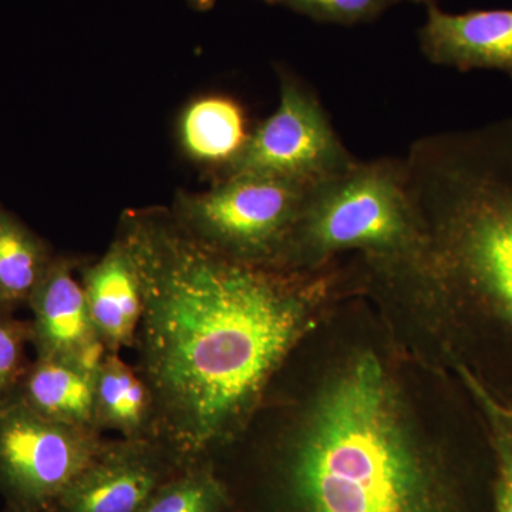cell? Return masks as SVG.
<instances>
[{
    "label": "cell",
    "instance_id": "cell-7",
    "mask_svg": "<svg viewBox=\"0 0 512 512\" xmlns=\"http://www.w3.org/2000/svg\"><path fill=\"white\" fill-rule=\"evenodd\" d=\"M279 77L278 109L251 131L220 178L256 174L312 185L357 163L315 94L286 70Z\"/></svg>",
    "mask_w": 512,
    "mask_h": 512
},
{
    "label": "cell",
    "instance_id": "cell-2",
    "mask_svg": "<svg viewBox=\"0 0 512 512\" xmlns=\"http://www.w3.org/2000/svg\"><path fill=\"white\" fill-rule=\"evenodd\" d=\"M218 478L231 512H473L413 446L373 356L332 384L258 473Z\"/></svg>",
    "mask_w": 512,
    "mask_h": 512
},
{
    "label": "cell",
    "instance_id": "cell-16",
    "mask_svg": "<svg viewBox=\"0 0 512 512\" xmlns=\"http://www.w3.org/2000/svg\"><path fill=\"white\" fill-rule=\"evenodd\" d=\"M140 512H231L229 495L211 464L185 468Z\"/></svg>",
    "mask_w": 512,
    "mask_h": 512
},
{
    "label": "cell",
    "instance_id": "cell-20",
    "mask_svg": "<svg viewBox=\"0 0 512 512\" xmlns=\"http://www.w3.org/2000/svg\"><path fill=\"white\" fill-rule=\"evenodd\" d=\"M185 2L197 12H208V10L214 9L217 0H185Z\"/></svg>",
    "mask_w": 512,
    "mask_h": 512
},
{
    "label": "cell",
    "instance_id": "cell-12",
    "mask_svg": "<svg viewBox=\"0 0 512 512\" xmlns=\"http://www.w3.org/2000/svg\"><path fill=\"white\" fill-rule=\"evenodd\" d=\"M249 134L245 110L225 94H205L191 100L177 120L178 147L183 156L220 175L241 153Z\"/></svg>",
    "mask_w": 512,
    "mask_h": 512
},
{
    "label": "cell",
    "instance_id": "cell-19",
    "mask_svg": "<svg viewBox=\"0 0 512 512\" xmlns=\"http://www.w3.org/2000/svg\"><path fill=\"white\" fill-rule=\"evenodd\" d=\"M477 399L483 403L490 426L495 457L493 512H512V424L495 409L490 397L471 384Z\"/></svg>",
    "mask_w": 512,
    "mask_h": 512
},
{
    "label": "cell",
    "instance_id": "cell-23",
    "mask_svg": "<svg viewBox=\"0 0 512 512\" xmlns=\"http://www.w3.org/2000/svg\"><path fill=\"white\" fill-rule=\"evenodd\" d=\"M3 512H20V511L15 510V508L6 507V510Z\"/></svg>",
    "mask_w": 512,
    "mask_h": 512
},
{
    "label": "cell",
    "instance_id": "cell-8",
    "mask_svg": "<svg viewBox=\"0 0 512 512\" xmlns=\"http://www.w3.org/2000/svg\"><path fill=\"white\" fill-rule=\"evenodd\" d=\"M184 470L157 441L107 439L46 512H140Z\"/></svg>",
    "mask_w": 512,
    "mask_h": 512
},
{
    "label": "cell",
    "instance_id": "cell-11",
    "mask_svg": "<svg viewBox=\"0 0 512 512\" xmlns=\"http://www.w3.org/2000/svg\"><path fill=\"white\" fill-rule=\"evenodd\" d=\"M84 296L107 353L133 349L143 316V289L133 256L119 237L94 262H83Z\"/></svg>",
    "mask_w": 512,
    "mask_h": 512
},
{
    "label": "cell",
    "instance_id": "cell-3",
    "mask_svg": "<svg viewBox=\"0 0 512 512\" xmlns=\"http://www.w3.org/2000/svg\"><path fill=\"white\" fill-rule=\"evenodd\" d=\"M403 163L437 278L512 355V117L421 137Z\"/></svg>",
    "mask_w": 512,
    "mask_h": 512
},
{
    "label": "cell",
    "instance_id": "cell-21",
    "mask_svg": "<svg viewBox=\"0 0 512 512\" xmlns=\"http://www.w3.org/2000/svg\"><path fill=\"white\" fill-rule=\"evenodd\" d=\"M485 394H487V393H485ZM487 396H488V394H487ZM488 397H490V396H488ZM490 399H491V397H490ZM491 402H493L495 409H497L498 412L501 413V416H503L505 420L510 421V423L512 424V409H508V407L501 406V404H498L493 399H491Z\"/></svg>",
    "mask_w": 512,
    "mask_h": 512
},
{
    "label": "cell",
    "instance_id": "cell-22",
    "mask_svg": "<svg viewBox=\"0 0 512 512\" xmlns=\"http://www.w3.org/2000/svg\"><path fill=\"white\" fill-rule=\"evenodd\" d=\"M396 2L426 3V5H430V3H434L436 0H396Z\"/></svg>",
    "mask_w": 512,
    "mask_h": 512
},
{
    "label": "cell",
    "instance_id": "cell-10",
    "mask_svg": "<svg viewBox=\"0 0 512 512\" xmlns=\"http://www.w3.org/2000/svg\"><path fill=\"white\" fill-rule=\"evenodd\" d=\"M419 45L423 56L437 66L460 72L498 70L512 80V9L453 15L430 3Z\"/></svg>",
    "mask_w": 512,
    "mask_h": 512
},
{
    "label": "cell",
    "instance_id": "cell-15",
    "mask_svg": "<svg viewBox=\"0 0 512 512\" xmlns=\"http://www.w3.org/2000/svg\"><path fill=\"white\" fill-rule=\"evenodd\" d=\"M56 258L45 239L0 205V306L15 311L30 296Z\"/></svg>",
    "mask_w": 512,
    "mask_h": 512
},
{
    "label": "cell",
    "instance_id": "cell-6",
    "mask_svg": "<svg viewBox=\"0 0 512 512\" xmlns=\"http://www.w3.org/2000/svg\"><path fill=\"white\" fill-rule=\"evenodd\" d=\"M93 430L57 423L16 397L0 402V494L6 507L46 512L106 446Z\"/></svg>",
    "mask_w": 512,
    "mask_h": 512
},
{
    "label": "cell",
    "instance_id": "cell-13",
    "mask_svg": "<svg viewBox=\"0 0 512 512\" xmlns=\"http://www.w3.org/2000/svg\"><path fill=\"white\" fill-rule=\"evenodd\" d=\"M97 369L36 357L12 396L46 419L97 431L94 423Z\"/></svg>",
    "mask_w": 512,
    "mask_h": 512
},
{
    "label": "cell",
    "instance_id": "cell-5",
    "mask_svg": "<svg viewBox=\"0 0 512 512\" xmlns=\"http://www.w3.org/2000/svg\"><path fill=\"white\" fill-rule=\"evenodd\" d=\"M309 187L288 178L229 175L210 190L178 192L170 211L185 231L214 251L281 268Z\"/></svg>",
    "mask_w": 512,
    "mask_h": 512
},
{
    "label": "cell",
    "instance_id": "cell-17",
    "mask_svg": "<svg viewBox=\"0 0 512 512\" xmlns=\"http://www.w3.org/2000/svg\"><path fill=\"white\" fill-rule=\"evenodd\" d=\"M13 312L0 306V402L15 393L32 363L26 355L32 345L30 322L16 318Z\"/></svg>",
    "mask_w": 512,
    "mask_h": 512
},
{
    "label": "cell",
    "instance_id": "cell-18",
    "mask_svg": "<svg viewBox=\"0 0 512 512\" xmlns=\"http://www.w3.org/2000/svg\"><path fill=\"white\" fill-rule=\"evenodd\" d=\"M275 5L286 6L316 20L333 25L353 26L372 22L397 3L396 0H265Z\"/></svg>",
    "mask_w": 512,
    "mask_h": 512
},
{
    "label": "cell",
    "instance_id": "cell-1",
    "mask_svg": "<svg viewBox=\"0 0 512 512\" xmlns=\"http://www.w3.org/2000/svg\"><path fill=\"white\" fill-rule=\"evenodd\" d=\"M116 235L143 289L134 367L153 393V440L183 468L211 464L301 338L311 289L293 269L207 247L170 208L124 211Z\"/></svg>",
    "mask_w": 512,
    "mask_h": 512
},
{
    "label": "cell",
    "instance_id": "cell-9",
    "mask_svg": "<svg viewBox=\"0 0 512 512\" xmlns=\"http://www.w3.org/2000/svg\"><path fill=\"white\" fill-rule=\"evenodd\" d=\"M83 262L56 255L30 296V330L36 357L97 369L107 355L94 328L82 284L74 278Z\"/></svg>",
    "mask_w": 512,
    "mask_h": 512
},
{
    "label": "cell",
    "instance_id": "cell-4",
    "mask_svg": "<svg viewBox=\"0 0 512 512\" xmlns=\"http://www.w3.org/2000/svg\"><path fill=\"white\" fill-rule=\"evenodd\" d=\"M345 249L390 258L426 254L403 160H357L349 170L312 184L281 268L296 271Z\"/></svg>",
    "mask_w": 512,
    "mask_h": 512
},
{
    "label": "cell",
    "instance_id": "cell-14",
    "mask_svg": "<svg viewBox=\"0 0 512 512\" xmlns=\"http://www.w3.org/2000/svg\"><path fill=\"white\" fill-rule=\"evenodd\" d=\"M96 430L117 431L123 439L153 440L156 406L150 387L119 353H107L96 375Z\"/></svg>",
    "mask_w": 512,
    "mask_h": 512
}]
</instances>
